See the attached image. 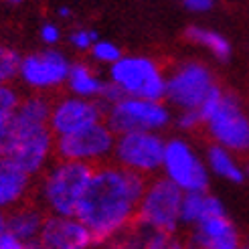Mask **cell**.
Masks as SVG:
<instances>
[{
    "instance_id": "cell-1",
    "label": "cell",
    "mask_w": 249,
    "mask_h": 249,
    "mask_svg": "<svg viewBox=\"0 0 249 249\" xmlns=\"http://www.w3.org/2000/svg\"><path fill=\"white\" fill-rule=\"evenodd\" d=\"M146 182V177L116 162L93 166L75 215L91 231L95 243L120 239L130 229Z\"/></svg>"
},
{
    "instance_id": "cell-2",
    "label": "cell",
    "mask_w": 249,
    "mask_h": 249,
    "mask_svg": "<svg viewBox=\"0 0 249 249\" xmlns=\"http://www.w3.org/2000/svg\"><path fill=\"white\" fill-rule=\"evenodd\" d=\"M51 102L35 93L20 97L0 134V154L10 158L18 168L35 177L55 154V134L49 128Z\"/></svg>"
},
{
    "instance_id": "cell-3",
    "label": "cell",
    "mask_w": 249,
    "mask_h": 249,
    "mask_svg": "<svg viewBox=\"0 0 249 249\" xmlns=\"http://www.w3.org/2000/svg\"><path fill=\"white\" fill-rule=\"evenodd\" d=\"M93 174V164L59 158L47 170L41 184L43 205L51 215H75Z\"/></svg>"
},
{
    "instance_id": "cell-4",
    "label": "cell",
    "mask_w": 249,
    "mask_h": 249,
    "mask_svg": "<svg viewBox=\"0 0 249 249\" xmlns=\"http://www.w3.org/2000/svg\"><path fill=\"white\" fill-rule=\"evenodd\" d=\"M109 81L122 95L146 99H164L166 95V73L150 57L122 55L109 65Z\"/></svg>"
},
{
    "instance_id": "cell-5",
    "label": "cell",
    "mask_w": 249,
    "mask_h": 249,
    "mask_svg": "<svg viewBox=\"0 0 249 249\" xmlns=\"http://www.w3.org/2000/svg\"><path fill=\"white\" fill-rule=\"evenodd\" d=\"M106 122L116 134L132 130L160 132L170 126L172 111L164 99L124 95L106 107Z\"/></svg>"
},
{
    "instance_id": "cell-6",
    "label": "cell",
    "mask_w": 249,
    "mask_h": 249,
    "mask_svg": "<svg viewBox=\"0 0 249 249\" xmlns=\"http://www.w3.org/2000/svg\"><path fill=\"white\" fill-rule=\"evenodd\" d=\"M182 195L184 193L174 182H170L166 177L146 182V189L140 196L134 223H140V225L174 235L177 229L180 227Z\"/></svg>"
},
{
    "instance_id": "cell-7",
    "label": "cell",
    "mask_w": 249,
    "mask_h": 249,
    "mask_svg": "<svg viewBox=\"0 0 249 249\" xmlns=\"http://www.w3.org/2000/svg\"><path fill=\"white\" fill-rule=\"evenodd\" d=\"M164 144L166 140L160 136V132H150V130L122 132L116 134L111 158L122 168L134 170L142 174V177H150L162 166Z\"/></svg>"
},
{
    "instance_id": "cell-8",
    "label": "cell",
    "mask_w": 249,
    "mask_h": 249,
    "mask_svg": "<svg viewBox=\"0 0 249 249\" xmlns=\"http://www.w3.org/2000/svg\"><path fill=\"white\" fill-rule=\"evenodd\" d=\"M203 126H207L215 144L229 148L235 154L249 152V111L235 93L223 91L219 106Z\"/></svg>"
},
{
    "instance_id": "cell-9",
    "label": "cell",
    "mask_w": 249,
    "mask_h": 249,
    "mask_svg": "<svg viewBox=\"0 0 249 249\" xmlns=\"http://www.w3.org/2000/svg\"><path fill=\"white\" fill-rule=\"evenodd\" d=\"M219 83L207 65L198 61H184L166 75V95L164 102L177 109L196 107Z\"/></svg>"
},
{
    "instance_id": "cell-10",
    "label": "cell",
    "mask_w": 249,
    "mask_h": 249,
    "mask_svg": "<svg viewBox=\"0 0 249 249\" xmlns=\"http://www.w3.org/2000/svg\"><path fill=\"white\" fill-rule=\"evenodd\" d=\"M162 174L178 186L182 193L189 191H207L211 172L205 164V158L196 154V150L184 138H170L164 144L162 156Z\"/></svg>"
},
{
    "instance_id": "cell-11",
    "label": "cell",
    "mask_w": 249,
    "mask_h": 249,
    "mask_svg": "<svg viewBox=\"0 0 249 249\" xmlns=\"http://www.w3.org/2000/svg\"><path fill=\"white\" fill-rule=\"evenodd\" d=\"M116 142V132L107 126V122H95L83 130L71 132L55 138V154L57 158L79 160L87 164H97L111 156Z\"/></svg>"
},
{
    "instance_id": "cell-12",
    "label": "cell",
    "mask_w": 249,
    "mask_h": 249,
    "mask_svg": "<svg viewBox=\"0 0 249 249\" xmlns=\"http://www.w3.org/2000/svg\"><path fill=\"white\" fill-rule=\"evenodd\" d=\"M71 61L57 49H45L20 59L18 77L35 91H49L65 85Z\"/></svg>"
},
{
    "instance_id": "cell-13",
    "label": "cell",
    "mask_w": 249,
    "mask_h": 249,
    "mask_svg": "<svg viewBox=\"0 0 249 249\" xmlns=\"http://www.w3.org/2000/svg\"><path fill=\"white\" fill-rule=\"evenodd\" d=\"M102 120H106V107L102 102L71 93V97H61L59 102L51 104L49 128L57 138V136L83 130Z\"/></svg>"
},
{
    "instance_id": "cell-14",
    "label": "cell",
    "mask_w": 249,
    "mask_h": 249,
    "mask_svg": "<svg viewBox=\"0 0 249 249\" xmlns=\"http://www.w3.org/2000/svg\"><path fill=\"white\" fill-rule=\"evenodd\" d=\"M91 231L77 215H49L43 221L39 247L45 249H85L93 245Z\"/></svg>"
},
{
    "instance_id": "cell-15",
    "label": "cell",
    "mask_w": 249,
    "mask_h": 249,
    "mask_svg": "<svg viewBox=\"0 0 249 249\" xmlns=\"http://www.w3.org/2000/svg\"><path fill=\"white\" fill-rule=\"evenodd\" d=\"M193 229V245L205 249H237L239 247V231L233 225V221L227 217V211H217V213L205 215Z\"/></svg>"
},
{
    "instance_id": "cell-16",
    "label": "cell",
    "mask_w": 249,
    "mask_h": 249,
    "mask_svg": "<svg viewBox=\"0 0 249 249\" xmlns=\"http://www.w3.org/2000/svg\"><path fill=\"white\" fill-rule=\"evenodd\" d=\"M31 174L0 154V209L6 211L24 203L31 191Z\"/></svg>"
},
{
    "instance_id": "cell-17",
    "label": "cell",
    "mask_w": 249,
    "mask_h": 249,
    "mask_svg": "<svg viewBox=\"0 0 249 249\" xmlns=\"http://www.w3.org/2000/svg\"><path fill=\"white\" fill-rule=\"evenodd\" d=\"M45 215L39 207L33 205H17L6 213V229L17 235L22 247H39V235L43 229Z\"/></svg>"
},
{
    "instance_id": "cell-18",
    "label": "cell",
    "mask_w": 249,
    "mask_h": 249,
    "mask_svg": "<svg viewBox=\"0 0 249 249\" xmlns=\"http://www.w3.org/2000/svg\"><path fill=\"white\" fill-rule=\"evenodd\" d=\"M205 164L209 168L211 174L215 177L227 180V182H243L245 180V168L239 162L237 154L229 148L221 146V144H211L207 148V154H205Z\"/></svg>"
},
{
    "instance_id": "cell-19",
    "label": "cell",
    "mask_w": 249,
    "mask_h": 249,
    "mask_svg": "<svg viewBox=\"0 0 249 249\" xmlns=\"http://www.w3.org/2000/svg\"><path fill=\"white\" fill-rule=\"evenodd\" d=\"M223 203L217 196L209 195L207 191H189L182 195V203H180V223L182 225L193 227L195 223H198L205 215L209 213H217L223 211Z\"/></svg>"
},
{
    "instance_id": "cell-20",
    "label": "cell",
    "mask_w": 249,
    "mask_h": 249,
    "mask_svg": "<svg viewBox=\"0 0 249 249\" xmlns=\"http://www.w3.org/2000/svg\"><path fill=\"white\" fill-rule=\"evenodd\" d=\"M65 85L69 87V91L73 95L99 99V95H102V91H104L106 81L99 77L89 65H85V63H71Z\"/></svg>"
},
{
    "instance_id": "cell-21",
    "label": "cell",
    "mask_w": 249,
    "mask_h": 249,
    "mask_svg": "<svg viewBox=\"0 0 249 249\" xmlns=\"http://www.w3.org/2000/svg\"><path fill=\"white\" fill-rule=\"evenodd\" d=\"M186 39H189L191 43H195V45H198V47H203L205 51H209L219 61H227L231 57V43L221 33H217L213 29L189 27L186 29Z\"/></svg>"
},
{
    "instance_id": "cell-22",
    "label": "cell",
    "mask_w": 249,
    "mask_h": 249,
    "mask_svg": "<svg viewBox=\"0 0 249 249\" xmlns=\"http://www.w3.org/2000/svg\"><path fill=\"white\" fill-rule=\"evenodd\" d=\"M20 59V53L12 47L0 45V85H10L18 77Z\"/></svg>"
},
{
    "instance_id": "cell-23",
    "label": "cell",
    "mask_w": 249,
    "mask_h": 249,
    "mask_svg": "<svg viewBox=\"0 0 249 249\" xmlns=\"http://www.w3.org/2000/svg\"><path fill=\"white\" fill-rule=\"evenodd\" d=\"M18 99H20V95L12 85H0V134L4 132L12 111H15V107L18 104Z\"/></svg>"
},
{
    "instance_id": "cell-24",
    "label": "cell",
    "mask_w": 249,
    "mask_h": 249,
    "mask_svg": "<svg viewBox=\"0 0 249 249\" xmlns=\"http://www.w3.org/2000/svg\"><path fill=\"white\" fill-rule=\"evenodd\" d=\"M89 53H91L93 61H97V63H102V65H111V63H116V61L122 57V49H120L116 43H111V41H102V39H97V41L91 45Z\"/></svg>"
},
{
    "instance_id": "cell-25",
    "label": "cell",
    "mask_w": 249,
    "mask_h": 249,
    "mask_svg": "<svg viewBox=\"0 0 249 249\" xmlns=\"http://www.w3.org/2000/svg\"><path fill=\"white\" fill-rule=\"evenodd\" d=\"M174 124H177L178 130L184 132H193L196 128L203 126V116L196 107H189V109H177V118H174Z\"/></svg>"
},
{
    "instance_id": "cell-26",
    "label": "cell",
    "mask_w": 249,
    "mask_h": 249,
    "mask_svg": "<svg viewBox=\"0 0 249 249\" xmlns=\"http://www.w3.org/2000/svg\"><path fill=\"white\" fill-rule=\"evenodd\" d=\"M99 39L97 33L91 31V29H75L71 35H69V43L73 49H77V51H89L91 45Z\"/></svg>"
},
{
    "instance_id": "cell-27",
    "label": "cell",
    "mask_w": 249,
    "mask_h": 249,
    "mask_svg": "<svg viewBox=\"0 0 249 249\" xmlns=\"http://www.w3.org/2000/svg\"><path fill=\"white\" fill-rule=\"evenodd\" d=\"M41 41L47 47H53V45H57L61 41V31H59L57 24H53V22L43 24L41 27Z\"/></svg>"
},
{
    "instance_id": "cell-28",
    "label": "cell",
    "mask_w": 249,
    "mask_h": 249,
    "mask_svg": "<svg viewBox=\"0 0 249 249\" xmlns=\"http://www.w3.org/2000/svg\"><path fill=\"white\" fill-rule=\"evenodd\" d=\"M182 4H184L186 10L201 15V12H209L215 6V0H182Z\"/></svg>"
},
{
    "instance_id": "cell-29",
    "label": "cell",
    "mask_w": 249,
    "mask_h": 249,
    "mask_svg": "<svg viewBox=\"0 0 249 249\" xmlns=\"http://www.w3.org/2000/svg\"><path fill=\"white\" fill-rule=\"evenodd\" d=\"M0 249H22V243L18 241L17 235H12L8 229L0 233Z\"/></svg>"
},
{
    "instance_id": "cell-30",
    "label": "cell",
    "mask_w": 249,
    "mask_h": 249,
    "mask_svg": "<svg viewBox=\"0 0 249 249\" xmlns=\"http://www.w3.org/2000/svg\"><path fill=\"white\" fill-rule=\"evenodd\" d=\"M57 12H59L61 18H69V17H71V8H67V6H61Z\"/></svg>"
},
{
    "instance_id": "cell-31",
    "label": "cell",
    "mask_w": 249,
    "mask_h": 249,
    "mask_svg": "<svg viewBox=\"0 0 249 249\" xmlns=\"http://www.w3.org/2000/svg\"><path fill=\"white\" fill-rule=\"evenodd\" d=\"M4 229H6V213L0 209V233H2Z\"/></svg>"
},
{
    "instance_id": "cell-32",
    "label": "cell",
    "mask_w": 249,
    "mask_h": 249,
    "mask_svg": "<svg viewBox=\"0 0 249 249\" xmlns=\"http://www.w3.org/2000/svg\"><path fill=\"white\" fill-rule=\"evenodd\" d=\"M4 2H8V4H22L24 0H4Z\"/></svg>"
},
{
    "instance_id": "cell-33",
    "label": "cell",
    "mask_w": 249,
    "mask_h": 249,
    "mask_svg": "<svg viewBox=\"0 0 249 249\" xmlns=\"http://www.w3.org/2000/svg\"><path fill=\"white\" fill-rule=\"evenodd\" d=\"M243 168H245V178H249V160H247V164Z\"/></svg>"
}]
</instances>
